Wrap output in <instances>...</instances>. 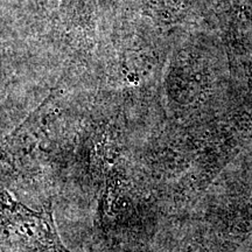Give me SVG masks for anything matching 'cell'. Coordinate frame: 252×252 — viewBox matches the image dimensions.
Listing matches in <instances>:
<instances>
[{"mask_svg":"<svg viewBox=\"0 0 252 252\" xmlns=\"http://www.w3.org/2000/svg\"><path fill=\"white\" fill-rule=\"evenodd\" d=\"M6 222L13 229L24 248L30 252H69L61 244L50 210L34 213L15 202L7 193L2 194Z\"/></svg>","mask_w":252,"mask_h":252,"instance_id":"1","label":"cell"}]
</instances>
